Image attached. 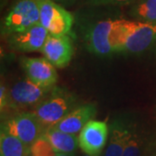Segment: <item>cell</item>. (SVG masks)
<instances>
[{
	"label": "cell",
	"mask_w": 156,
	"mask_h": 156,
	"mask_svg": "<svg viewBox=\"0 0 156 156\" xmlns=\"http://www.w3.org/2000/svg\"><path fill=\"white\" fill-rule=\"evenodd\" d=\"M109 39L115 52L141 53L156 41V23L114 20Z\"/></svg>",
	"instance_id": "6da1fadb"
},
{
	"label": "cell",
	"mask_w": 156,
	"mask_h": 156,
	"mask_svg": "<svg viewBox=\"0 0 156 156\" xmlns=\"http://www.w3.org/2000/svg\"><path fill=\"white\" fill-rule=\"evenodd\" d=\"M76 99L73 94L62 89L53 88L50 94L32 110L43 127L55 126L75 108Z\"/></svg>",
	"instance_id": "7a4b0ae2"
},
{
	"label": "cell",
	"mask_w": 156,
	"mask_h": 156,
	"mask_svg": "<svg viewBox=\"0 0 156 156\" xmlns=\"http://www.w3.org/2000/svg\"><path fill=\"white\" fill-rule=\"evenodd\" d=\"M40 23V11L37 0H19L4 20L5 33L23 32Z\"/></svg>",
	"instance_id": "3957f363"
},
{
	"label": "cell",
	"mask_w": 156,
	"mask_h": 156,
	"mask_svg": "<svg viewBox=\"0 0 156 156\" xmlns=\"http://www.w3.org/2000/svg\"><path fill=\"white\" fill-rule=\"evenodd\" d=\"M37 2L40 11V23L49 33L54 36H64L69 33L74 23L70 12L53 0H37Z\"/></svg>",
	"instance_id": "277c9868"
},
{
	"label": "cell",
	"mask_w": 156,
	"mask_h": 156,
	"mask_svg": "<svg viewBox=\"0 0 156 156\" xmlns=\"http://www.w3.org/2000/svg\"><path fill=\"white\" fill-rule=\"evenodd\" d=\"M1 129L30 146L44 135L45 129L32 112H23L2 123Z\"/></svg>",
	"instance_id": "5b68a950"
},
{
	"label": "cell",
	"mask_w": 156,
	"mask_h": 156,
	"mask_svg": "<svg viewBox=\"0 0 156 156\" xmlns=\"http://www.w3.org/2000/svg\"><path fill=\"white\" fill-rule=\"evenodd\" d=\"M53 88H42L28 77L17 82L8 93V104L14 108L36 107L50 95Z\"/></svg>",
	"instance_id": "8992f818"
},
{
	"label": "cell",
	"mask_w": 156,
	"mask_h": 156,
	"mask_svg": "<svg viewBox=\"0 0 156 156\" xmlns=\"http://www.w3.org/2000/svg\"><path fill=\"white\" fill-rule=\"evenodd\" d=\"M109 135V126L105 122L90 120L78 135L79 147L85 154L99 156Z\"/></svg>",
	"instance_id": "52a82bcc"
},
{
	"label": "cell",
	"mask_w": 156,
	"mask_h": 156,
	"mask_svg": "<svg viewBox=\"0 0 156 156\" xmlns=\"http://www.w3.org/2000/svg\"><path fill=\"white\" fill-rule=\"evenodd\" d=\"M22 66L32 83L42 88H54L58 77L56 67L45 57L22 58Z\"/></svg>",
	"instance_id": "ba28073f"
},
{
	"label": "cell",
	"mask_w": 156,
	"mask_h": 156,
	"mask_svg": "<svg viewBox=\"0 0 156 156\" xmlns=\"http://www.w3.org/2000/svg\"><path fill=\"white\" fill-rule=\"evenodd\" d=\"M41 53L55 67L62 69L68 66L71 61L74 48L71 40L67 35L54 36L50 34Z\"/></svg>",
	"instance_id": "9c48e42d"
},
{
	"label": "cell",
	"mask_w": 156,
	"mask_h": 156,
	"mask_svg": "<svg viewBox=\"0 0 156 156\" xmlns=\"http://www.w3.org/2000/svg\"><path fill=\"white\" fill-rule=\"evenodd\" d=\"M49 35V31L41 23H37L23 32L11 34L9 42L16 50L24 52L41 51Z\"/></svg>",
	"instance_id": "30bf717a"
},
{
	"label": "cell",
	"mask_w": 156,
	"mask_h": 156,
	"mask_svg": "<svg viewBox=\"0 0 156 156\" xmlns=\"http://www.w3.org/2000/svg\"><path fill=\"white\" fill-rule=\"evenodd\" d=\"M114 20L96 23L87 35V47L91 53L98 56H108L115 52L110 44V32Z\"/></svg>",
	"instance_id": "8fae6325"
},
{
	"label": "cell",
	"mask_w": 156,
	"mask_h": 156,
	"mask_svg": "<svg viewBox=\"0 0 156 156\" xmlns=\"http://www.w3.org/2000/svg\"><path fill=\"white\" fill-rule=\"evenodd\" d=\"M95 115L96 106L94 103L83 104L75 108L53 127L68 134H76Z\"/></svg>",
	"instance_id": "7c38bea8"
},
{
	"label": "cell",
	"mask_w": 156,
	"mask_h": 156,
	"mask_svg": "<svg viewBox=\"0 0 156 156\" xmlns=\"http://www.w3.org/2000/svg\"><path fill=\"white\" fill-rule=\"evenodd\" d=\"M131 122L122 119L114 120L109 125L108 142L103 156H122L128 140Z\"/></svg>",
	"instance_id": "4fadbf2b"
},
{
	"label": "cell",
	"mask_w": 156,
	"mask_h": 156,
	"mask_svg": "<svg viewBox=\"0 0 156 156\" xmlns=\"http://www.w3.org/2000/svg\"><path fill=\"white\" fill-rule=\"evenodd\" d=\"M44 135L56 153L74 154L79 147L78 137L76 134H68L55 127L47 128Z\"/></svg>",
	"instance_id": "5bb4252c"
},
{
	"label": "cell",
	"mask_w": 156,
	"mask_h": 156,
	"mask_svg": "<svg viewBox=\"0 0 156 156\" xmlns=\"http://www.w3.org/2000/svg\"><path fill=\"white\" fill-rule=\"evenodd\" d=\"M30 146L17 137L1 129L0 154L1 156H30Z\"/></svg>",
	"instance_id": "9a60e30c"
},
{
	"label": "cell",
	"mask_w": 156,
	"mask_h": 156,
	"mask_svg": "<svg viewBox=\"0 0 156 156\" xmlns=\"http://www.w3.org/2000/svg\"><path fill=\"white\" fill-rule=\"evenodd\" d=\"M144 143L145 140L138 125L131 122L122 156H142Z\"/></svg>",
	"instance_id": "2e32d148"
},
{
	"label": "cell",
	"mask_w": 156,
	"mask_h": 156,
	"mask_svg": "<svg viewBox=\"0 0 156 156\" xmlns=\"http://www.w3.org/2000/svg\"><path fill=\"white\" fill-rule=\"evenodd\" d=\"M134 16L145 22L156 23V0H140L134 7Z\"/></svg>",
	"instance_id": "e0dca14e"
},
{
	"label": "cell",
	"mask_w": 156,
	"mask_h": 156,
	"mask_svg": "<svg viewBox=\"0 0 156 156\" xmlns=\"http://www.w3.org/2000/svg\"><path fill=\"white\" fill-rule=\"evenodd\" d=\"M30 149V156H56V152L44 135L37 140Z\"/></svg>",
	"instance_id": "ac0fdd59"
},
{
	"label": "cell",
	"mask_w": 156,
	"mask_h": 156,
	"mask_svg": "<svg viewBox=\"0 0 156 156\" xmlns=\"http://www.w3.org/2000/svg\"><path fill=\"white\" fill-rule=\"evenodd\" d=\"M134 0H88L87 4L91 6L104 5H125Z\"/></svg>",
	"instance_id": "d6986e66"
},
{
	"label": "cell",
	"mask_w": 156,
	"mask_h": 156,
	"mask_svg": "<svg viewBox=\"0 0 156 156\" xmlns=\"http://www.w3.org/2000/svg\"><path fill=\"white\" fill-rule=\"evenodd\" d=\"M8 104V94L6 93L5 87L2 84L1 85V91H0V105L1 109L3 110L4 108H5Z\"/></svg>",
	"instance_id": "ffe728a7"
},
{
	"label": "cell",
	"mask_w": 156,
	"mask_h": 156,
	"mask_svg": "<svg viewBox=\"0 0 156 156\" xmlns=\"http://www.w3.org/2000/svg\"><path fill=\"white\" fill-rule=\"evenodd\" d=\"M56 156H75L74 154H63V153H56Z\"/></svg>",
	"instance_id": "44dd1931"
},
{
	"label": "cell",
	"mask_w": 156,
	"mask_h": 156,
	"mask_svg": "<svg viewBox=\"0 0 156 156\" xmlns=\"http://www.w3.org/2000/svg\"><path fill=\"white\" fill-rule=\"evenodd\" d=\"M55 2H60V3H68V2H72L74 0H53Z\"/></svg>",
	"instance_id": "7402d4cb"
},
{
	"label": "cell",
	"mask_w": 156,
	"mask_h": 156,
	"mask_svg": "<svg viewBox=\"0 0 156 156\" xmlns=\"http://www.w3.org/2000/svg\"><path fill=\"white\" fill-rule=\"evenodd\" d=\"M85 156H90V155H88V154H85Z\"/></svg>",
	"instance_id": "603a6c76"
},
{
	"label": "cell",
	"mask_w": 156,
	"mask_h": 156,
	"mask_svg": "<svg viewBox=\"0 0 156 156\" xmlns=\"http://www.w3.org/2000/svg\"><path fill=\"white\" fill-rule=\"evenodd\" d=\"M154 156H156V154H154Z\"/></svg>",
	"instance_id": "cb8c5ba5"
}]
</instances>
